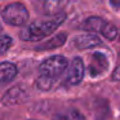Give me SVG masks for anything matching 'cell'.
I'll return each mask as SVG.
<instances>
[{
  "label": "cell",
  "instance_id": "1",
  "mask_svg": "<svg viewBox=\"0 0 120 120\" xmlns=\"http://www.w3.org/2000/svg\"><path fill=\"white\" fill-rule=\"evenodd\" d=\"M65 19L66 14L61 13L56 17H50L49 19L35 21L19 32V39L23 41H39L48 35H52L60 27V25L65 22Z\"/></svg>",
  "mask_w": 120,
  "mask_h": 120
},
{
  "label": "cell",
  "instance_id": "2",
  "mask_svg": "<svg viewBox=\"0 0 120 120\" xmlns=\"http://www.w3.org/2000/svg\"><path fill=\"white\" fill-rule=\"evenodd\" d=\"M83 29L86 30L88 32L103 35V38L107 40H114L119 35V31H117L115 25L110 23L106 19L101 18V17H96V16L88 17L83 22Z\"/></svg>",
  "mask_w": 120,
  "mask_h": 120
},
{
  "label": "cell",
  "instance_id": "3",
  "mask_svg": "<svg viewBox=\"0 0 120 120\" xmlns=\"http://www.w3.org/2000/svg\"><path fill=\"white\" fill-rule=\"evenodd\" d=\"M68 66H70V63H68L67 58L61 54H57L43 61L39 66V72L41 76H47V78H52L57 80L65 71H67Z\"/></svg>",
  "mask_w": 120,
  "mask_h": 120
},
{
  "label": "cell",
  "instance_id": "4",
  "mask_svg": "<svg viewBox=\"0 0 120 120\" xmlns=\"http://www.w3.org/2000/svg\"><path fill=\"white\" fill-rule=\"evenodd\" d=\"M1 18L11 26H25L29 21V11L21 3H13L7 5L1 12Z\"/></svg>",
  "mask_w": 120,
  "mask_h": 120
},
{
  "label": "cell",
  "instance_id": "5",
  "mask_svg": "<svg viewBox=\"0 0 120 120\" xmlns=\"http://www.w3.org/2000/svg\"><path fill=\"white\" fill-rule=\"evenodd\" d=\"M84 74H85V66L81 58L75 57L72 61L70 62L67 71H66V80L65 83L67 85H78L83 81L84 79Z\"/></svg>",
  "mask_w": 120,
  "mask_h": 120
},
{
  "label": "cell",
  "instance_id": "6",
  "mask_svg": "<svg viewBox=\"0 0 120 120\" xmlns=\"http://www.w3.org/2000/svg\"><path fill=\"white\" fill-rule=\"evenodd\" d=\"M30 94L25 86L21 85H16L13 88L8 89L5 93L3 94L1 98V103L4 106H14V105H21L29 99Z\"/></svg>",
  "mask_w": 120,
  "mask_h": 120
},
{
  "label": "cell",
  "instance_id": "7",
  "mask_svg": "<svg viewBox=\"0 0 120 120\" xmlns=\"http://www.w3.org/2000/svg\"><path fill=\"white\" fill-rule=\"evenodd\" d=\"M109 68V60L105 54L102 53H94L90 57V62L88 66V71L89 75L92 78H98L102 74H105Z\"/></svg>",
  "mask_w": 120,
  "mask_h": 120
},
{
  "label": "cell",
  "instance_id": "8",
  "mask_svg": "<svg viewBox=\"0 0 120 120\" xmlns=\"http://www.w3.org/2000/svg\"><path fill=\"white\" fill-rule=\"evenodd\" d=\"M74 47L78 48L80 50L84 49H90V48L98 47L102 44V40L98 35L93 34V32H86V34H80L75 36L74 39Z\"/></svg>",
  "mask_w": 120,
  "mask_h": 120
},
{
  "label": "cell",
  "instance_id": "9",
  "mask_svg": "<svg viewBox=\"0 0 120 120\" xmlns=\"http://www.w3.org/2000/svg\"><path fill=\"white\" fill-rule=\"evenodd\" d=\"M66 41H67V34L66 32H60V34L53 35L52 38L45 40L44 43H41V45L36 47V50H40V52L52 50V49H56V48L62 47Z\"/></svg>",
  "mask_w": 120,
  "mask_h": 120
},
{
  "label": "cell",
  "instance_id": "10",
  "mask_svg": "<svg viewBox=\"0 0 120 120\" xmlns=\"http://www.w3.org/2000/svg\"><path fill=\"white\" fill-rule=\"evenodd\" d=\"M67 3L68 0H44V13L49 17H56L63 13V9L66 8Z\"/></svg>",
  "mask_w": 120,
  "mask_h": 120
},
{
  "label": "cell",
  "instance_id": "11",
  "mask_svg": "<svg viewBox=\"0 0 120 120\" xmlns=\"http://www.w3.org/2000/svg\"><path fill=\"white\" fill-rule=\"evenodd\" d=\"M17 72V66L12 62H1L0 63V80H1V85H5L7 83L12 81L16 78Z\"/></svg>",
  "mask_w": 120,
  "mask_h": 120
},
{
  "label": "cell",
  "instance_id": "12",
  "mask_svg": "<svg viewBox=\"0 0 120 120\" xmlns=\"http://www.w3.org/2000/svg\"><path fill=\"white\" fill-rule=\"evenodd\" d=\"M53 120H85V117L75 109L66 110L63 112H60L58 115H56Z\"/></svg>",
  "mask_w": 120,
  "mask_h": 120
},
{
  "label": "cell",
  "instance_id": "13",
  "mask_svg": "<svg viewBox=\"0 0 120 120\" xmlns=\"http://www.w3.org/2000/svg\"><path fill=\"white\" fill-rule=\"evenodd\" d=\"M54 83H56V79L40 75L39 78L36 79V81H35V86H36V89H39V90H49V89H52V86L54 85Z\"/></svg>",
  "mask_w": 120,
  "mask_h": 120
},
{
  "label": "cell",
  "instance_id": "14",
  "mask_svg": "<svg viewBox=\"0 0 120 120\" xmlns=\"http://www.w3.org/2000/svg\"><path fill=\"white\" fill-rule=\"evenodd\" d=\"M12 44H13V39H12L9 35L4 34L3 36H1V50H0L1 54H5V53L11 49Z\"/></svg>",
  "mask_w": 120,
  "mask_h": 120
},
{
  "label": "cell",
  "instance_id": "15",
  "mask_svg": "<svg viewBox=\"0 0 120 120\" xmlns=\"http://www.w3.org/2000/svg\"><path fill=\"white\" fill-rule=\"evenodd\" d=\"M111 79L114 81H120V65L114 70V72H112V75H111Z\"/></svg>",
  "mask_w": 120,
  "mask_h": 120
},
{
  "label": "cell",
  "instance_id": "16",
  "mask_svg": "<svg viewBox=\"0 0 120 120\" xmlns=\"http://www.w3.org/2000/svg\"><path fill=\"white\" fill-rule=\"evenodd\" d=\"M110 5L116 11H120V0H109Z\"/></svg>",
  "mask_w": 120,
  "mask_h": 120
},
{
  "label": "cell",
  "instance_id": "17",
  "mask_svg": "<svg viewBox=\"0 0 120 120\" xmlns=\"http://www.w3.org/2000/svg\"><path fill=\"white\" fill-rule=\"evenodd\" d=\"M31 120H35V119H31Z\"/></svg>",
  "mask_w": 120,
  "mask_h": 120
}]
</instances>
